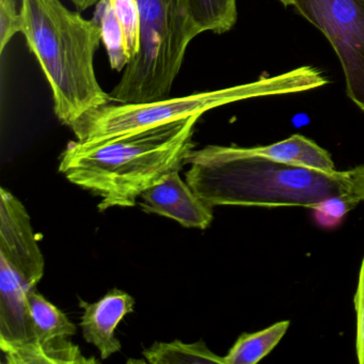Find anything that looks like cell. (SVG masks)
I'll list each match as a JSON object with an SVG mask.
<instances>
[{"label":"cell","instance_id":"6da1fadb","mask_svg":"<svg viewBox=\"0 0 364 364\" xmlns=\"http://www.w3.org/2000/svg\"><path fill=\"white\" fill-rule=\"evenodd\" d=\"M187 184L214 208L219 205L304 206L330 197L362 202L353 184V170L326 173L287 165L240 146H208L187 156Z\"/></svg>","mask_w":364,"mask_h":364},{"label":"cell","instance_id":"7a4b0ae2","mask_svg":"<svg viewBox=\"0 0 364 364\" xmlns=\"http://www.w3.org/2000/svg\"><path fill=\"white\" fill-rule=\"evenodd\" d=\"M200 116L100 144L71 141L59 171L74 185L101 199L97 208H131L168 172L181 170L195 150L193 129Z\"/></svg>","mask_w":364,"mask_h":364},{"label":"cell","instance_id":"3957f363","mask_svg":"<svg viewBox=\"0 0 364 364\" xmlns=\"http://www.w3.org/2000/svg\"><path fill=\"white\" fill-rule=\"evenodd\" d=\"M22 31L46 74L57 118L72 127L82 116L108 105L100 86L95 55L102 41L100 25L65 8L60 0H22Z\"/></svg>","mask_w":364,"mask_h":364},{"label":"cell","instance_id":"277c9868","mask_svg":"<svg viewBox=\"0 0 364 364\" xmlns=\"http://www.w3.org/2000/svg\"><path fill=\"white\" fill-rule=\"evenodd\" d=\"M329 82L321 70L300 67L272 77L219 90L167 97L148 103L103 106L82 116L72 129L77 141L86 144L109 141L146 129L200 116L228 104L255 99L293 95L321 88Z\"/></svg>","mask_w":364,"mask_h":364},{"label":"cell","instance_id":"5b68a950","mask_svg":"<svg viewBox=\"0 0 364 364\" xmlns=\"http://www.w3.org/2000/svg\"><path fill=\"white\" fill-rule=\"evenodd\" d=\"M140 48L110 93L118 104L167 99L180 73L189 43L201 31L186 0H137Z\"/></svg>","mask_w":364,"mask_h":364},{"label":"cell","instance_id":"8992f818","mask_svg":"<svg viewBox=\"0 0 364 364\" xmlns=\"http://www.w3.org/2000/svg\"><path fill=\"white\" fill-rule=\"evenodd\" d=\"M44 274V257L20 200L0 189V347L33 342L27 296Z\"/></svg>","mask_w":364,"mask_h":364},{"label":"cell","instance_id":"52a82bcc","mask_svg":"<svg viewBox=\"0 0 364 364\" xmlns=\"http://www.w3.org/2000/svg\"><path fill=\"white\" fill-rule=\"evenodd\" d=\"M293 6L331 44L347 95L364 112V0H294Z\"/></svg>","mask_w":364,"mask_h":364},{"label":"cell","instance_id":"ba28073f","mask_svg":"<svg viewBox=\"0 0 364 364\" xmlns=\"http://www.w3.org/2000/svg\"><path fill=\"white\" fill-rule=\"evenodd\" d=\"M140 197L142 210L173 219L185 228L205 230L214 218L213 208L181 178L180 170L168 172Z\"/></svg>","mask_w":364,"mask_h":364},{"label":"cell","instance_id":"9c48e42d","mask_svg":"<svg viewBox=\"0 0 364 364\" xmlns=\"http://www.w3.org/2000/svg\"><path fill=\"white\" fill-rule=\"evenodd\" d=\"M82 312L80 327L86 342L95 345L102 359L121 350V343L114 336L119 323L133 313L135 300L121 289H114L95 304L80 300Z\"/></svg>","mask_w":364,"mask_h":364},{"label":"cell","instance_id":"30bf717a","mask_svg":"<svg viewBox=\"0 0 364 364\" xmlns=\"http://www.w3.org/2000/svg\"><path fill=\"white\" fill-rule=\"evenodd\" d=\"M249 152L266 157L279 163L314 169L326 173H336V169L331 155L316 142L296 134L287 139L269 146H252Z\"/></svg>","mask_w":364,"mask_h":364},{"label":"cell","instance_id":"8fae6325","mask_svg":"<svg viewBox=\"0 0 364 364\" xmlns=\"http://www.w3.org/2000/svg\"><path fill=\"white\" fill-rule=\"evenodd\" d=\"M9 364H89L97 363L95 358L87 359L80 347L65 338L48 342H31L5 353Z\"/></svg>","mask_w":364,"mask_h":364},{"label":"cell","instance_id":"7c38bea8","mask_svg":"<svg viewBox=\"0 0 364 364\" xmlns=\"http://www.w3.org/2000/svg\"><path fill=\"white\" fill-rule=\"evenodd\" d=\"M27 308L33 342H48L54 338L74 336L77 332V328L67 315L38 293L37 289L27 296Z\"/></svg>","mask_w":364,"mask_h":364},{"label":"cell","instance_id":"4fadbf2b","mask_svg":"<svg viewBox=\"0 0 364 364\" xmlns=\"http://www.w3.org/2000/svg\"><path fill=\"white\" fill-rule=\"evenodd\" d=\"M289 327V321H281L259 331L242 333L223 357V364L257 363L274 350Z\"/></svg>","mask_w":364,"mask_h":364},{"label":"cell","instance_id":"5bb4252c","mask_svg":"<svg viewBox=\"0 0 364 364\" xmlns=\"http://www.w3.org/2000/svg\"><path fill=\"white\" fill-rule=\"evenodd\" d=\"M142 355L152 364H223V357L213 353L203 341L191 344L180 340L156 342Z\"/></svg>","mask_w":364,"mask_h":364},{"label":"cell","instance_id":"9a60e30c","mask_svg":"<svg viewBox=\"0 0 364 364\" xmlns=\"http://www.w3.org/2000/svg\"><path fill=\"white\" fill-rule=\"evenodd\" d=\"M95 21L101 28L102 41L107 50L110 67L114 71H122L132 63V57L124 29L110 0H100L97 4Z\"/></svg>","mask_w":364,"mask_h":364},{"label":"cell","instance_id":"2e32d148","mask_svg":"<svg viewBox=\"0 0 364 364\" xmlns=\"http://www.w3.org/2000/svg\"><path fill=\"white\" fill-rule=\"evenodd\" d=\"M189 12L201 33H227L237 20L236 0H186Z\"/></svg>","mask_w":364,"mask_h":364},{"label":"cell","instance_id":"e0dca14e","mask_svg":"<svg viewBox=\"0 0 364 364\" xmlns=\"http://www.w3.org/2000/svg\"><path fill=\"white\" fill-rule=\"evenodd\" d=\"M359 203L355 198L330 197L317 202L311 210L319 227L333 229L340 225L345 216Z\"/></svg>","mask_w":364,"mask_h":364},{"label":"cell","instance_id":"ac0fdd59","mask_svg":"<svg viewBox=\"0 0 364 364\" xmlns=\"http://www.w3.org/2000/svg\"><path fill=\"white\" fill-rule=\"evenodd\" d=\"M110 3L124 29L129 55L133 61L139 52L140 29H141L137 0H110Z\"/></svg>","mask_w":364,"mask_h":364},{"label":"cell","instance_id":"d6986e66","mask_svg":"<svg viewBox=\"0 0 364 364\" xmlns=\"http://www.w3.org/2000/svg\"><path fill=\"white\" fill-rule=\"evenodd\" d=\"M22 31V14L16 0H0V54L12 38Z\"/></svg>","mask_w":364,"mask_h":364},{"label":"cell","instance_id":"ffe728a7","mask_svg":"<svg viewBox=\"0 0 364 364\" xmlns=\"http://www.w3.org/2000/svg\"><path fill=\"white\" fill-rule=\"evenodd\" d=\"M355 314H357V349L358 361L364 364V257L360 267L359 281H358L357 291L353 297Z\"/></svg>","mask_w":364,"mask_h":364},{"label":"cell","instance_id":"44dd1931","mask_svg":"<svg viewBox=\"0 0 364 364\" xmlns=\"http://www.w3.org/2000/svg\"><path fill=\"white\" fill-rule=\"evenodd\" d=\"M353 184L358 195L364 202V165L353 168Z\"/></svg>","mask_w":364,"mask_h":364},{"label":"cell","instance_id":"7402d4cb","mask_svg":"<svg viewBox=\"0 0 364 364\" xmlns=\"http://www.w3.org/2000/svg\"><path fill=\"white\" fill-rule=\"evenodd\" d=\"M78 11H85L92 6L97 5L100 0H71Z\"/></svg>","mask_w":364,"mask_h":364},{"label":"cell","instance_id":"603a6c76","mask_svg":"<svg viewBox=\"0 0 364 364\" xmlns=\"http://www.w3.org/2000/svg\"><path fill=\"white\" fill-rule=\"evenodd\" d=\"M281 3L284 6H293L294 0H280Z\"/></svg>","mask_w":364,"mask_h":364}]
</instances>
